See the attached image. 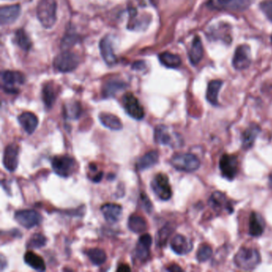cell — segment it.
<instances>
[{"instance_id": "cell-18", "label": "cell", "mask_w": 272, "mask_h": 272, "mask_svg": "<svg viewBox=\"0 0 272 272\" xmlns=\"http://www.w3.org/2000/svg\"><path fill=\"white\" fill-rule=\"evenodd\" d=\"M19 122L27 134H32L38 126V119L34 113L25 112L18 117Z\"/></svg>"}, {"instance_id": "cell-15", "label": "cell", "mask_w": 272, "mask_h": 272, "mask_svg": "<svg viewBox=\"0 0 272 272\" xmlns=\"http://www.w3.org/2000/svg\"><path fill=\"white\" fill-rule=\"evenodd\" d=\"M208 204L217 212L224 210L230 213L233 211V207L231 205L230 202H228L226 196L219 191L214 192L211 194L208 201Z\"/></svg>"}, {"instance_id": "cell-32", "label": "cell", "mask_w": 272, "mask_h": 272, "mask_svg": "<svg viewBox=\"0 0 272 272\" xmlns=\"http://www.w3.org/2000/svg\"><path fill=\"white\" fill-rule=\"evenodd\" d=\"M56 99V92L51 84H46L42 90V100L47 108H51Z\"/></svg>"}, {"instance_id": "cell-39", "label": "cell", "mask_w": 272, "mask_h": 272, "mask_svg": "<svg viewBox=\"0 0 272 272\" xmlns=\"http://www.w3.org/2000/svg\"><path fill=\"white\" fill-rule=\"evenodd\" d=\"M260 8L268 19L272 22V0H268L260 3Z\"/></svg>"}, {"instance_id": "cell-5", "label": "cell", "mask_w": 272, "mask_h": 272, "mask_svg": "<svg viewBox=\"0 0 272 272\" xmlns=\"http://www.w3.org/2000/svg\"><path fill=\"white\" fill-rule=\"evenodd\" d=\"M54 172L61 177H69L75 172L77 163L73 157L68 155L56 156L51 162Z\"/></svg>"}, {"instance_id": "cell-2", "label": "cell", "mask_w": 272, "mask_h": 272, "mask_svg": "<svg viewBox=\"0 0 272 272\" xmlns=\"http://www.w3.org/2000/svg\"><path fill=\"white\" fill-rule=\"evenodd\" d=\"M57 3L55 0H40L37 7V16L45 28H52L57 19Z\"/></svg>"}, {"instance_id": "cell-38", "label": "cell", "mask_w": 272, "mask_h": 272, "mask_svg": "<svg viewBox=\"0 0 272 272\" xmlns=\"http://www.w3.org/2000/svg\"><path fill=\"white\" fill-rule=\"evenodd\" d=\"M80 113H81V108L78 103H73L66 107V115L69 118L76 119L79 117Z\"/></svg>"}, {"instance_id": "cell-24", "label": "cell", "mask_w": 272, "mask_h": 272, "mask_svg": "<svg viewBox=\"0 0 272 272\" xmlns=\"http://www.w3.org/2000/svg\"><path fill=\"white\" fill-rule=\"evenodd\" d=\"M99 118L101 123L109 130H121L122 129V123L119 117L112 113H101Z\"/></svg>"}, {"instance_id": "cell-1", "label": "cell", "mask_w": 272, "mask_h": 272, "mask_svg": "<svg viewBox=\"0 0 272 272\" xmlns=\"http://www.w3.org/2000/svg\"><path fill=\"white\" fill-rule=\"evenodd\" d=\"M236 265L240 269L251 271L255 269L261 262L260 252L255 248L241 247L234 257Z\"/></svg>"}, {"instance_id": "cell-33", "label": "cell", "mask_w": 272, "mask_h": 272, "mask_svg": "<svg viewBox=\"0 0 272 272\" xmlns=\"http://www.w3.org/2000/svg\"><path fill=\"white\" fill-rule=\"evenodd\" d=\"M174 228L170 224H166L158 232L157 236L156 243L159 247H163L167 243L168 239L173 232Z\"/></svg>"}, {"instance_id": "cell-16", "label": "cell", "mask_w": 272, "mask_h": 272, "mask_svg": "<svg viewBox=\"0 0 272 272\" xmlns=\"http://www.w3.org/2000/svg\"><path fill=\"white\" fill-rule=\"evenodd\" d=\"M171 248L180 256L186 255L193 250V242L182 235H176L171 240Z\"/></svg>"}, {"instance_id": "cell-43", "label": "cell", "mask_w": 272, "mask_h": 272, "mask_svg": "<svg viewBox=\"0 0 272 272\" xmlns=\"http://www.w3.org/2000/svg\"></svg>"}, {"instance_id": "cell-3", "label": "cell", "mask_w": 272, "mask_h": 272, "mask_svg": "<svg viewBox=\"0 0 272 272\" xmlns=\"http://www.w3.org/2000/svg\"><path fill=\"white\" fill-rule=\"evenodd\" d=\"M170 162L174 169L182 172H195L201 167V161L192 153H177Z\"/></svg>"}, {"instance_id": "cell-31", "label": "cell", "mask_w": 272, "mask_h": 272, "mask_svg": "<svg viewBox=\"0 0 272 272\" xmlns=\"http://www.w3.org/2000/svg\"><path fill=\"white\" fill-rule=\"evenodd\" d=\"M90 261L96 266H101L106 261L107 256L105 251L100 248H91L86 251Z\"/></svg>"}, {"instance_id": "cell-21", "label": "cell", "mask_w": 272, "mask_h": 272, "mask_svg": "<svg viewBox=\"0 0 272 272\" xmlns=\"http://www.w3.org/2000/svg\"><path fill=\"white\" fill-rule=\"evenodd\" d=\"M159 161V153L157 151H149V153H145L142 157H140L136 162V169L139 171H144L149 168L157 165Z\"/></svg>"}, {"instance_id": "cell-30", "label": "cell", "mask_w": 272, "mask_h": 272, "mask_svg": "<svg viewBox=\"0 0 272 272\" xmlns=\"http://www.w3.org/2000/svg\"><path fill=\"white\" fill-rule=\"evenodd\" d=\"M160 61L165 67L169 68H176L181 64V59L177 55L172 53L165 52L161 54L159 56Z\"/></svg>"}, {"instance_id": "cell-4", "label": "cell", "mask_w": 272, "mask_h": 272, "mask_svg": "<svg viewBox=\"0 0 272 272\" xmlns=\"http://www.w3.org/2000/svg\"><path fill=\"white\" fill-rule=\"evenodd\" d=\"M155 141L162 145L176 148L182 144V139L180 138V135L173 132L170 127L166 126H157L154 132Z\"/></svg>"}, {"instance_id": "cell-10", "label": "cell", "mask_w": 272, "mask_h": 272, "mask_svg": "<svg viewBox=\"0 0 272 272\" xmlns=\"http://www.w3.org/2000/svg\"><path fill=\"white\" fill-rule=\"evenodd\" d=\"M238 159L234 155L224 154L220 158V169L221 174L228 180H234L238 172Z\"/></svg>"}, {"instance_id": "cell-12", "label": "cell", "mask_w": 272, "mask_h": 272, "mask_svg": "<svg viewBox=\"0 0 272 272\" xmlns=\"http://www.w3.org/2000/svg\"><path fill=\"white\" fill-rule=\"evenodd\" d=\"M2 163L9 172H15L19 164V147L16 144L7 145L3 153Z\"/></svg>"}, {"instance_id": "cell-29", "label": "cell", "mask_w": 272, "mask_h": 272, "mask_svg": "<svg viewBox=\"0 0 272 272\" xmlns=\"http://www.w3.org/2000/svg\"><path fill=\"white\" fill-rule=\"evenodd\" d=\"M128 228L131 232L136 234L143 233L147 229L146 220L142 216L132 215L129 218Z\"/></svg>"}, {"instance_id": "cell-42", "label": "cell", "mask_w": 272, "mask_h": 272, "mask_svg": "<svg viewBox=\"0 0 272 272\" xmlns=\"http://www.w3.org/2000/svg\"><path fill=\"white\" fill-rule=\"evenodd\" d=\"M168 271H170V272H178V271H183L182 268H180V267L177 266V265H172L170 266V268H168Z\"/></svg>"}, {"instance_id": "cell-37", "label": "cell", "mask_w": 272, "mask_h": 272, "mask_svg": "<svg viewBox=\"0 0 272 272\" xmlns=\"http://www.w3.org/2000/svg\"><path fill=\"white\" fill-rule=\"evenodd\" d=\"M212 256V249L209 245L203 244L199 247L197 251V259L201 263L207 261Z\"/></svg>"}, {"instance_id": "cell-17", "label": "cell", "mask_w": 272, "mask_h": 272, "mask_svg": "<svg viewBox=\"0 0 272 272\" xmlns=\"http://www.w3.org/2000/svg\"><path fill=\"white\" fill-rule=\"evenodd\" d=\"M101 211L109 224H116L122 217V207L117 204H105L101 207Z\"/></svg>"}, {"instance_id": "cell-34", "label": "cell", "mask_w": 272, "mask_h": 272, "mask_svg": "<svg viewBox=\"0 0 272 272\" xmlns=\"http://www.w3.org/2000/svg\"><path fill=\"white\" fill-rule=\"evenodd\" d=\"M47 243L46 237L43 235L39 233L34 234L27 243L28 248H32V249H38L41 247H44Z\"/></svg>"}, {"instance_id": "cell-19", "label": "cell", "mask_w": 272, "mask_h": 272, "mask_svg": "<svg viewBox=\"0 0 272 272\" xmlns=\"http://www.w3.org/2000/svg\"><path fill=\"white\" fill-rule=\"evenodd\" d=\"M20 6L12 5V6H3L0 10V20L2 25H8L15 22L19 18L20 14Z\"/></svg>"}, {"instance_id": "cell-26", "label": "cell", "mask_w": 272, "mask_h": 272, "mask_svg": "<svg viewBox=\"0 0 272 272\" xmlns=\"http://www.w3.org/2000/svg\"><path fill=\"white\" fill-rule=\"evenodd\" d=\"M204 48L201 38L198 36H196L193 39L192 46H191L190 52H189V59L193 65H197L201 62L203 58Z\"/></svg>"}, {"instance_id": "cell-22", "label": "cell", "mask_w": 272, "mask_h": 272, "mask_svg": "<svg viewBox=\"0 0 272 272\" xmlns=\"http://www.w3.org/2000/svg\"><path fill=\"white\" fill-rule=\"evenodd\" d=\"M100 50L104 61L108 65H114L117 63V57L113 53L111 42L108 38H103L100 42Z\"/></svg>"}, {"instance_id": "cell-41", "label": "cell", "mask_w": 272, "mask_h": 272, "mask_svg": "<svg viewBox=\"0 0 272 272\" xmlns=\"http://www.w3.org/2000/svg\"><path fill=\"white\" fill-rule=\"evenodd\" d=\"M117 272H130L131 269L127 264H121L117 268Z\"/></svg>"}, {"instance_id": "cell-9", "label": "cell", "mask_w": 272, "mask_h": 272, "mask_svg": "<svg viewBox=\"0 0 272 272\" xmlns=\"http://www.w3.org/2000/svg\"><path fill=\"white\" fill-rule=\"evenodd\" d=\"M122 102L126 113L134 119L141 120L144 117L142 105H140L138 99H136L132 93H127L124 95Z\"/></svg>"}, {"instance_id": "cell-14", "label": "cell", "mask_w": 272, "mask_h": 272, "mask_svg": "<svg viewBox=\"0 0 272 272\" xmlns=\"http://www.w3.org/2000/svg\"><path fill=\"white\" fill-rule=\"evenodd\" d=\"M2 79L6 91L15 93L17 92L16 86L24 82V76L19 72L6 70L2 73Z\"/></svg>"}, {"instance_id": "cell-35", "label": "cell", "mask_w": 272, "mask_h": 272, "mask_svg": "<svg viewBox=\"0 0 272 272\" xmlns=\"http://www.w3.org/2000/svg\"><path fill=\"white\" fill-rule=\"evenodd\" d=\"M15 41L23 50H28L32 46V42L30 41L27 34L23 30H19L15 34Z\"/></svg>"}, {"instance_id": "cell-25", "label": "cell", "mask_w": 272, "mask_h": 272, "mask_svg": "<svg viewBox=\"0 0 272 272\" xmlns=\"http://www.w3.org/2000/svg\"><path fill=\"white\" fill-rule=\"evenodd\" d=\"M24 261L28 266L33 268L34 270L38 272L46 271L45 262L41 256L34 253L33 251H28L24 256Z\"/></svg>"}, {"instance_id": "cell-23", "label": "cell", "mask_w": 272, "mask_h": 272, "mask_svg": "<svg viewBox=\"0 0 272 272\" xmlns=\"http://www.w3.org/2000/svg\"><path fill=\"white\" fill-rule=\"evenodd\" d=\"M264 226L261 216L255 211L251 212L249 219V234L251 237H260L264 233Z\"/></svg>"}, {"instance_id": "cell-28", "label": "cell", "mask_w": 272, "mask_h": 272, "mask_svg": "<svg viewBox=\"0 0 272 272\" xmlns=\"http://www.w3.org/2000/svg\"><path fill=\"white\" fill-rule=\"evenodd\" d=\"M223 82L220 80H213L208 83L207 86V94L206 98L207 100L211 103L212 105H218V94L220 91L221 86H222Z\"/></svg>"}, {"instance_id": "cell-11", "label": "cell", "mask_w": 272, "mask_h": 272, "mask_svg": "<svg viewBox=\"0 0 272 272\" xmlns=\"http://www.w3.org/2000/svg\"><path fill=\"white\" fill-rule=\"evenodd\" d=\"M251 63V49L247 45H241L236 50L233 64L238 70L247 69Z\"/></svg>"}, {"instance_id": "cell-20", "label": "cell", "mask_w": 272, "mask_h": 272, "mask_svg": "<svg viewBox=\"0 0 272 272\" xmlns=\"http://www.w3.org/2000/svg\"><path fill=\"white\" fill-rule=\"evenodd\" d=\"M260 126L256 124H252L251 126L245 130L242 135V145L244 149H251L253 146L254 143L257 138L258 135L260 134Z\"/></svg>"}, {"instance_id": "cell-6", "label": "cell", "mask_w": 272, "mask_h": 272, "mask_svg": "<svg viewBox=\"0 0 272 272\" xmlns=\"http://www.w3.org/2000/svg\"><path fill=\"white\" fill-rule=\"evenodd\" d=\"M151 188L161 201H169L172 197V188L166 174H157L151 182Z\"/></svg>"}, {"instance_id": "cell-36", "label": "cell", "mask_w": 272, "mask_h": 272, "mask_svg": "<svg viewBox=\"0 0 272 272\" xmlns=\"http://www.w3.org/2000/svg\"><path fill=\"white\" fill-rule=\"evenodd\" d=\"M123 88L124 84H122V82H118L117 81L109 82L104 87L103 94L105 97H112Z\"/></svg>"}, {"instance_id": "cell-40", "label": "cell", "mask_w": 272, "mask_h": 272, "mask_svg": "<svg viewBox=\"0 0 272 272\" xmlns=\"http://www.w3.org/2000/svg\"><path fill=\"white\" fill-rule=\"evenodd\" d=\"M140 199L141 201V206H142L144 211H146L147 213H151L153 211V204L151 203L149 197H147L145 193H141L140 194Z\"/></svg>"}, {"instance_id": "cell-7", "label": "cell", "mask_w": 272, "mask_h": 272, "mask_svg": "<svg viewBox=\"0 0 272 272\" xmlns=\"http://www.w3.org/2000/svg\"><path fill=\"white\" fill-rule=\"evenodd\" d=\"M79 64V58L75 54L65 51L58 55L54 61V67L60 72H70Z\"/></svg>"}, {"instance_id": "cell-27", "label": "cell", "mask_w": 272, "mask_h": 272, "mask_svg": "<svg viewBox=\"0 0 272 272\" xmlns=\"http://www.w3.org/2000/svg\"><path fill=\"white\" fill-rule=\"evenodd\" d=\"M218 3L228 10L244 11L249 7L252 0H217Z\"/></svg>"}, {"instance_id": "cell-8", "label": "cell", "mask_w": 272, "mask_h": 272, "mask_svg": "<svg viewBox=\"0 0 272 272\" xmlns=\"http://www.w3.org/2000/svg\"><path fill=\"white\" fill-rule=\"evenodd\" d=\"M15 219L23 228L31 229L42 221V216L38 211L32 209L20 210L15 212Z\"/></svg>"}, {"instance_id": "cell-13", "label": "cell", "mask_w": 272, "mask_h": 272, "mask_svg": "<svg viewBox=\"0 0 272 272\" xmlns=\"http://www.w3.org/2000/svg\"><path fill=\"white\" fill-rule=\"evenodd\" d=\"M152 243H153V239L150 235L144 234L140 236L134 251V255L136 259L140 260V262L146 261L150 255Z\"/></svg>"}]
</instances>
